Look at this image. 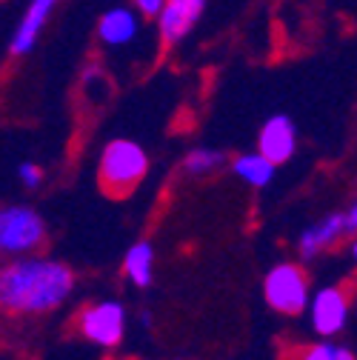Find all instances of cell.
Instances as JSON below:
<instances>
[{"mask_svg":"<svg viewBox=\"0 0 357 360\" xmlns=\"http://www.w3.org/2000/svg\"><path fill=\"white\" fill-rule=\"evenodd\" d=\"M74 269L43 255L0 260V311L9 318H40L58 311L74 292Z\"/></svg>","mask_w":357,"mask_h":360,"instance_id":"1","label":"cell"},{"mask_svg":"<svg viewBox=\"0 0 357 360\" xmlns=\"http://www.w3.org/2000/svg\"><path fill=\"white\" fill-rule=\"evenodd\" d=\"M149 152L131 138H115L103 146L98 160V180L109 198H126L149 174Z\"/></svg>","mask_w":357,"mask_h":360,"instance_id":"2","label":"cell"},{"mask_svg":"<svg viewBox=\"0 0 357 360\" xmlns=\"http://www.w3.org/2000/svg\"><path fill=\"white\" fill-rule=\"evenodd\" d=\"M49 226L43 214L29 203L0 206V260L34 255L46 246Z\"/></svg>","mask_w":357,"mask_h":360,"instance_id":"3","label":"cell"},{"mask_svg":"<svg viewBox=\"0 0 357 360\" xmlns=\"http://www.w3.org/2000/svg\"><path fill=\"white\" fill-rule=\"evenodd\" d=\"M263 300L283 318H300L311 300V283H309V272L303 269V260L275 263L263 275Z\"/></svg>","mask_w":357,"mask_h":360,"instance_id":"4","label":"cell"},{"mask_svg":"<svg viewBox=\"0 0 357 360\" xmlns=\"http://www.w3.org/2000/svg\"><path fill=\"white\" fill-rule=\"evenodd\" d=\"M126 323H129L126 306L115 297L95 300L77 311L80 338L89 340L92 346H100V349H117L126 338Z\"/></svg>","mask_w":357,"mask_h":360,"instance_id":"5","label":"cell"},{"mask_svg":"<svg viewBox=\"0 0 357 360\" xmlns=\"http://www.w3.org/2000/svg\"><path fill=\"white\" fill-rule=\"evenodd\" d=\"M309 323L320 338H337L346 323H349V311H351V297L343 286H323L318 292H311L309 300Z\"/></svg>","mask_w":357,"mask_h":360,"instance_id":"6","label":"cell"},{"mask_svg":"<svg viewBox=\"0 0 357 360\" xmlns=\"http://www.w3.org/2000/svg\"><path fill=\"white\" fill-rule=\"evenodd\" d=\"M209 0H169L163 15L155 20L157 23V37L163 49H174L177 43H183L186 34L200 23Z\"/></svg>","mask_w":357,"mask_h":360,"instance_id":"7","label":"cell"},{"mask_svg":"<svg viewBox=\"0 0 357 360\" xmlns=\"http://www.w3.org/2000/svg\"><path fill=\"white\" fill-rule=\"evenodd\" d=\"M257 152H263L275 166H283L297 152V126L289 115L266 117L257 131Z\"/></svg>","mask_w":357,"mask_h":360,"instance_id":"8","label":"cell"},{"mask_svg":"<svg viewBox=\"0 0 357 360\" xmlns=\"http://www.w3.org/2000/svg\"><path fill=\"white\" fill-rule=\"evenodd\" d=\"M346 214L343 212H332V214H323L318 223L306 226L297 238V255L303 263H311L318 260L323 252H329L332 246H337L343 238H346Z\"/></svg>","mask_w":357,"mask_h":360,"instance_id":"9","label":"cell"},{"mask_svg":"<svg viewBox=\"0 0 357 360\" xmlns=\"http://www.w3.org/2000/svg\"><path fill=\"white\" fill-rule=\"evenodd\" d=\"M60 0H29V6L23 9V18L9 40V55L12 58H23L29 55L34 46H37V40L43 34V29H46L49 18L55 15Z\"/></svg>","mask_w":357,"mask_h":360,"instance_id":"10","label":"cell"},{"mask_svg":"<svg viewBox=\"0 0 357 360\" xmlns=\"http://www.w3.org/2000/svg\"><path fill=\"white\" fill-rule=\"evenodd\" d=\"M141 15L135 12V6H115L109 12L100 15L98 20V40L109 49H123L129 43H135L138 32H141Z\"/></svg>","mask_w":357,"mask_h":360,"instance_id":"11","label":"cell"},{"mask_svg":"<svg viewBox=\"0 0 357 360\" xmlns=\"http://www.w3.org/2000/svg\"><path fill=\"white\" fill-rule=\"evenodd\" d=\"M229 169H232V174L240 180V184H246V186H252V189H266V186H272V180H275V172H278V166L266 158L263 152H243V155H235L232 160H229Z\"/></svg>","mask_w":357,"mask_h":360,"instance_id":"12","label":"cell"},{"mask_svg":"<svg viewBox=\"0 0 357 360\" xmlns=\"http://www.w3.org/2000/svg\"><path fill=\"white\" fill-rule=\"evenodd\" d=\"M123 275L131 286L149 289L155 281V246L152 240H135L123 255Z\"/></svg>","mask_w":357,"mask_h":360,"instance_id":"13","label":"cell"},{"mask_svg":"<svg viewBox=\"0 0 357 360\" xmlns=\"http://www.w3.org/2000/svg\"><path fill=\"white\" fill-rule=\"evenodd\" d=\"M223 166H226V152H220V149H212V146H195L183 155V174L186 177H209L214 172H220Z\"/></svg>","mask_w":357,"mask_h":360,"instance_id":"14","label":"cell"},{"mask_svg":"<svg viewBox=\"0 0 357 360\" xmlns=\"http://www.w3.org/2000/svg\"><path fill=\"white\" fill-rule=\"evenodd\" d=\"M297 360H357V357L343 343H335L332 338H323V340L311 343V346H303Z\"/></svg>","mask_w":357,"mask_h":360,"instance_id":"15","label":"cell"},{"mask_svg":"<svg viewBox=\"0 0 357 360\" xmlns=\"http://www.w3.org/2000/svg\"><path fill=\"white\" fill-rule=\"evenodd\" d=\"M18 177H20V184H23V189H29V192H34V189H40V184H43V169L37 166V163H32V160H23L20 166H18Z\"/></svg>","mask_w":357,"mask_h":360,"instance_id":"16","label":"cell"},{"mask_svg":"<svg viewBox=\"0 0 357 360\" xmlns=\"http://www.w3.org/2000/svg\"><path fill=\"white\" fill-rule=\"evenodd\" d=\"M169 0H131V6H135V12L143 18V20H157L163 15Z\"/></svg>","mask_w":357,"mask_h":360,"instance_id":"17","label":"cell"},{"mask_svg":"<svg viewBox=\"0 0 357 360\" xmlns=\"http://www.w3.org/2000/svg\"><path fill=\"white\" fill-rule=\"evenodd\" d=\"M343 214H346V232L349 235H357V198L351 200V206Z\"/></svg>","mask_w":357,"mask_h":360,"instance_id":"18","label":"cell"},{"mask_svg":"<svg viewBox=\"0 0 357 360\" xmlns=\"http://www.w3.org/2000/svg\"><path fill=\"white\" fill-rule=\"evenodd\" d=\"M349 249H351V257H354V263H357V235H354V240H351Z\"/></svg>","mask_w":357,"mask_h":360,"instance_id":"19","label":"cell"}]
</instances>
